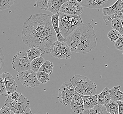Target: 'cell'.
Instances as JSON below:
<instances>
[{
  "label": "cell",
  "mask_w": 123,
  "mask_h": 114,
  "mask_svg": "<svg viewBox=\"0 0 123 114\" xmlns=\"http://www.w3.org/2000/svg\"><path fill=\"white\" fill-rule=\"evenodd\" d=\"M51 17L44 13L31 15L25 21L21 34L22 41L30 48H37L42 55L51 53L53 47L47 40L43 32Z\"/></svg>",
  "instance_id": "obj_1"
},
{
  "label": "cell",
  "mask_w": 123,
  "mask_h": 114,
  "mask_svg": "<svg viewBox=\"0 0 123 114\" xmlns=\"http://www.w3.org/2000/svg\"><path fill=\"white\" fill-rule=\"evenodd\" d=\"M97 38L91 23H83L65 39L71 51L86 54L97 46Z\"/></svg>",
  "instance_id": "obj_2"
},
{
  "label": "cell",
  "mask_w": 123,
  "mask_h": 114,
  "mask_svg": "<svg viewBox=\"0 0 123 114\" xmlns=\"http://www.w3.org/2000/svg\"><path fill=\"white\" fill-rule=\"evenodd\" d=\"M75 91L83 96H93L97 94V85L88 77L75 74L70 80Z\"/></svg>",
  "instance_id": "obj_3"
},
{
  "label": "cell",
  "mask_w": 123,
  "mask_h": 114,
  "mask_svg": "<svg viewBox=\"0 0 123 114\" xmlns=\"http://www.w3.org/2000/svg\"><path fill=\"white\" fill-rule=\"evenodd\" d=\"M58 16L60 30L65 39L83 23L80 16L67 15L60 13Z\"/></svg>",
  "instance_id": "obj_4"
},
{
  "label": "cell",
  "mask_w": 123,
  "mask_h": 114,
  "mask_svg": "<svg viewBox=\"0 0 123 114\" xmlns=\"http://www.w3.org/2000/svg\"><path fill=\"white\" fill-rule=\"evenodd\" d=\"M5 105L16 114H32L29 100L21 93H20L19 99L15 101L12 100L8 96L5 102Z\"/></svg>",
  "instance_id": "obj_5"
},
{
  "label": "cell",
  "mask_w": 123,
  "mask_h": 114,
  "mask_svg": "<svg viewBox=\"0 0 123 114\" xmlns=\"http://www.w3.org/2000/svg\"><path fill=\"white\" fill-rule=\"evenodd\" d=\"M75 92L73 86L70 82H64L58 89L57 98L60 103L64 106H70Z\"/></svg>",
  "instance_id": "obj_6"
},
{
  "label": "cell",
  "mask_w": 123,
  "mask_h": 114,
  "mask_svg": "<svg viewBox=\"0 0 123 114\" xmlns=\"http://www.w3.org/2000/svg\"><path fill=\"white\" fill-rule=\"evenodd\" d=\"M31 62L27 55V51H18L12 58L13 69L18 73L31 70Z\"/></svg>",
  "instance_id": "obj_7"
},
{
  "label": "cell",
  "mask_w": 123,
  "mask_h": 114,
  "mask_svg": "<svg viewBox=\"0 0 123 114\" xmlns=\"http://www.w3.org/2000/svg\"><path fill=\"white\" fill-rule=\"evenodd\" d=\"M36 73L30 70L18 73L16 77L24 87L29 88H34L39 87L40 84L37 79Z\"/></svg>",
  "instance_id": "obj_8"
},
{
  "label": "cell",
  "mask_w": 123,
  "mask_h": 114,
  "mask_svg": "<svg viewBox=\"0 0 123 114\" xmlns=\"http://www.w3.org/2000/svg\"><path fill=\"white\" fill-rule=\"evenodd\" d=\"M71 50L65 41H57L52 50L51 54L53 57L59 59H70L72 56Z\"/></svg>",
  "instance_id": "obj_9"
},
{
  "label": "cell",
  "mask_w": 123,
  "mask_h": 114,
  "mask_svg": "<svg viewBox=\"0 0 123 114\" xmlns=\"http://www.w3.org/2000/svg\"><path fill=\"white\" fill-rule=\"evenodd\" d=\"M83 12V7L76 0H68L62 5L60 10V13L75 16H80Z\"/></svg>",
  "instance_id": "obj_10"
},
{
  "label": "cell",
  "mask_w": 123,
  "mask_h": 114,
  "mask_svg": "<svg viewBox=\"0 0 123 114\" xmlns=\"http://www.w3.org/2000/svg\"><path fill=\"white\" fill-rule=\"evenodd\" d=\"M114 0H83L79 4L89 8H105L110 7L116 2Z\"/></svg>",
  "instance_id": "obj_11"
},
{
  "label": "cell",
  "mask_w": 123,
  "mask_h": 114,
  "mask_svg": "<svg viewBox=\"0 0 123 114\" xmlns=\"http://www.w3.org/2000/svg\"><path fill=\"white\" fill-rule=\"evenodd\" d=\"M1 75L5 84L6 94L9 96L17 90V84L15 82L14 78L10 73L4 72Z\"/></svg>",
  "instance_id": "obj_12"
},
{
  "label": "cell",
  "mask_w": 123,
  "mask_h": 114,
  "mask_svg": "<svg viewBox=\"0 0 123 114\" xmlns=\"http://www.w3.org/2000/svg\"><path fill=\"white\" fill-rule=\"evenodd\" d=\"M70 107L75 114L83 113L85 109L82 95L75 92L74 97L71 101Z\"/></svg>",
  "instance_id": "obj_13"
},
{
  "label": "cell",
  "mask_w": 123,
  "mask_h": 114,
  "mask_svg": "<svg viewBox=\"0 0 123 114\" xmlns=\"http://www.w3.org/2000/svg\"><path fill=\"white\" fill-rule=\"evenodd\" d=\"M123 9V0H118L110 7L102 9L104 16H109L120 12Z\"/></svg>",
  "instance_id": "obj_14"
},
{
  "label": "cell",
  "mask_w": 123,
  "mask_h": 114,
  "mask_svg": "<svg viewBox=\"0 0 123 114\" xmlns=\"http://www.w3.org/2000/svg\"><path fill=\"white\" fill-rule=\"evenodd\" d=\"M68 0H49L47 3L48 11L53 15L58 14L62 5Z\"/></svg>",
  "instance_id": "obj_15"
},
{
  "label": "cell",
  "mask_w": 123,
  "mask_h": 114,
  "mask_svg": "<svg viewBox=\"0 0 123 114\" xmlns=\"http://www.w3.org/2000/svg\"><path fill=\"white\" fill-rule=\"evenodd\" d=\"M82 97L84 102V108L85 110L92 109L98 105L97 95L93 96L82 95Z\"/></svg>",
  "instance_id": "obj_16"
},
{
  "label": "cell",
  "mask_w": 123,
  "mask_h": 114,
  "mask_svg": "<svg viewBox=\"0 0 123 114\" xmlns=\"http://www.w3.org/2000/svg\"><path fill=\"white\" fill-rule=\"evenodd\" d=\"M98 96V104L105 105L108 104L111 101L110 90L108 87H105L100 94L97 95Z\"/></svg>",
  "instance_id": "obj_17"
},
{
  "label": "cell",
  "mask_w": 123,
  "mask_h": 114,
  "mask_svg": "<svg viewBox=\"0 0 123 114\" xmlns=\"http://www.w3.org/2000/svg\"><path fill=\"white\" fill-rule=\"evenodd\" d=\"M52 23L53 26L54 28L55 32L57 35V41L59 42H64L65 41V39L62 36V33L60 30L59 25V16L58 14L52 15L51 17Z\"/></svg>",
  "instance_id": "obj_18"
},
{
  "label": "cell",
  "mask_w": 123,
  "mask_h": 114,
  "mask_svg": "<svg viewBox=\"0 0 123 114\" xmlns=\"http://www.w3.org/2000/svg\"><path fill=\"white\" fill-rule=\"evenodd\" d=\"M121 86L120 85L114 87L110 89L111 100L115 101H123V92L120 89Z\"/></svg>",
  "instance_id": "obj_19"
},
{
  "label": "cell",
  "mask_w": 123,
  "mask_h": 114,
  "mask_svg": "<svg viewBox=\"0 0 123 114\" xmlns=\"http://www.w3.org/2000/svg\"><path fill=\"white\" fill-rule=\"evenodd\" d=\"M83 114H107V111L105 105H98L92 109L85 110Z\"/></svg>",
  "instance_id": "obj_20"
},
{
  "label": "cell",
  "mask_w": 123,
  "mask_h": 114,
  "mask_svg": "<svg viewBox=\"0 0 123 114\" xmlns=\"http://www.w3.org/2000/svg\"><path fill=\"white\" fill-rule=\"evenodd\" d=\"M45 62L44 59L41 56L35 59L31 62V70L35 73H37Z\"/></svg>",
  "instance_id": "obj_21"
},
{
  "label": "cell",
  "mask_w": 123,
  "mask_h": 114,
  "mask_svg": "<svg viewBox=\"0 0 123 114\" xmlns=\"http://www.w3.org/2000/svg\"><path fill=\"white\" fill-rule=\"evenodd\" d=\"M107 112L111 114H119V106L117 101L111 100L108 104L105 105Z\"/></svg>",
  "instance_id": "obj_22"
},
{
  "label": "cell",
  "mask_w": 123,
  "mask_h": 114,
  "mask_svg": "<svg viewBox=\"0 0 123 114\" xmlns=\"http://www.w3.org/2000/svg\"><path fill=\"white\" fill-rule=\"evenodd\" d=\"M54 64L52 62L49 61H45L44 63L40 68L39 72H44L49 75L52 74L53 72Z\"/></svg>",
  "instance_id": "obj_23"
},
{
  "label": "cell",
  "mask_w": 123,
  "mask_h": 114,
  "mask_svg": "<svg viewBox=\"0 0 123 114\" xmlns=\"http://www.w3.org/2000/svg\"><path fill=\"white\" fill-rule=\"evenodd\" d=\"M27 53L28 57L31 62L33 60L40 56L41 55H42L40 50L35 47L31 48L30 50H28Z\"/></svg>",
  "instance_id": "obj_24"
},
{
  "label": "cell",
  "mask_w": 123,
  "mask_h": 114,
  "mask_svg": "<svg viewBox=\"0 0 123 114\" xmlns=\"http://www.w3.org/2000/svg\"><path fill=\"white\" fill-rule=\"evenodd\" d=\"M111 24L113 30H116L121 33V35H123V25H122L121 20L120 19H114L112 20Z\"/></svg>",
  "instance_id": "obj_25"
},
{
  "label": "cell",
  "mask_w": 123,
  "mask_h": 114,
  "mask_svg": "<svg viewBox=\"0 0 123 114\" xmlns=\"http://www.w3.org/2000/svg\"><path fill=\"white\" fill-rule=\"evenodd\" d=\"M36 74L37 79L40 83L45 84L49 81L50 79L49 75L44 72H38Z\"/></svg>",
  "instance_id": "obj_26"
},
{
  "label": "cell",
  "mask_w": 123,
  "mask_h": 114,
  "mask_svg": "<svg viewBox=\"0 0 123 114\" xmlns=\"http://www.w3.org/2000/svg\"><path fill=\"white\" fill-rule=\"evenodd\" d=\"M15 1L13 0H0V11L9 9L15 3Z\"/></svg>",
  "instance_id": "obj_27"
},
{
  "label": "cell",
  "mask_w": 123,
  "mask_h": 114,
  "mask_svg": "<svg viewBox=\"0 0 123 114\" xmlns=\"http://www.w3.org/2000/svg\"><path fill=\"white\" fill-rule=\"evenodd\" d=\"M121 35L120 32L113 29L111 30L107 34V37H108L111 42H116L121 37Z\"/></svg>",
  "instance_id": "obj_28"
},
{
  "label": "cell",
  "mask_w": 123,
  "mask_h": 114,
  "mask_svg": "<svg viewBox=\"0 0 123 114\" xmlns=\"http://www.w3.org/2000/svg\"><path fill=\"white\" fill-rule=\"evenodd\" d=\"M48 0H36V5L35 6H36L37 7H39L42 9L48 11Z\"/></svg>",
  "instance_id": "obj_29"
},
{
  "label": "cell",
  "mask_w": 123,
  "mask_h": 114,
  "mask_svg": "<svg viewBox=\"0 0 123 114\" xmlns=\"http://www.w3.org/2000/svg\"><path fill=\"white\" fill-rule=\"evenodd\" d=\"M114 46L117 50L123 51V35L116 41Z\"/></svg>",
  "instance_id": "obj_30"
},
{
  "label": "cell",
  "mask_w": 123,
  "mask_h": 114,
  "mask_svg": "<svg viewBox=\"0 0 123 114\" xmlns=\"http://www.w3.org/2000/svg\"><path fill=\"white\" fill-rule=\"evenodd\" d=\"M6 94L5 84L2 75L0 74V95H4Z\"/></svg>",
  "instance_id": "obj_31"
},
{
  "label": "cell",
  "mask_w": 123,
  "mask_h": 114,
  "mask_svg": "<svg viewBox=\"0 0 123 114\" xmlns=\"http://www.w3.org/2000/svg\"><path fill=\"white\" fill-rule=\"evenodd\" d=\"M5 57L3 54V50L0 47V71H1L3 68L5 66Z\"/></svg>",
  "instance_id": "obj_32"
},
{
  "label": "cell",
  "mask_w": 123,
  "mask_h": 114,
  "mask_svg": "<svg viewBox=\"0 0 123 114\" xmlns=\"http://www.w3.org/2000/svg\"><path fill=\"white\" fill-rule=\"evenodd\" d=\"M11 111L8 107L5 105L3 106L0 109V114H11Z\"/></svg>",
  "instance_id": "obj_33"
},
{
  "label": "cell",
  "mask_w": 123,
  "mask_h": 114,
  "mask_svg": "<svg viewBox=\"0 0 123 114\" xmlns=\"http://www.w3.org/2000/svg\"><path fill=\"white\" fill-rule=\"evenodd\" d=\"M9 96L12 100L15 101H17L19 99L20 97V94L16 91H15L12 93L10 95H9Z\"/></svg>",
  "instance_id": "obj_34"
},
{
  "label": "cell",
  "mask_w": 123,
  "mask_h": 114,
  "mask_svg": "<svg viewBox=\"0 0 123 114\" xmlns=\"http://www.w3.org/2000/svg\"><path fill=\"white\" fill-rule=\"evenodd\" d=\"M119 106V114H123V101H117Z\"/></svg>",
  "instance_id": "obj_35"
},
{
  "label": "cell",
  "mask_w": 123,
  "mask_h": 114,
  "mask_svg": "<svg viewBox=\"0 0 123 114\" xmlns=\"http://www.w3.org/2000/svg\"><path fill=\"white\" fill-rule=\"evenodd\" d=\"M121 22H122V25H123V19H121Z\"/></svg>",
  "instance_id": "obj_36"
},
{
  "label": "cell",
  "mask_w": 123,
  "mask_h": 114,
  "mask_svg": "<svg viewBox=\"0 0 123 114\" xmlns=\"http://www.w3.org/2000/svg\"><path fill=\"white\" fill-rule=\"evenodd\" d=\"M11 114H16V113H15L14 112H11Z\"/></svg>",
  "instance_id": "obj_37"
},
{
  "label": "cell",
  "mask_w": 123,
  "mask_h": 114,
  "mask_svg": "<svg viewBox=\"0 0 123 114\" xmlns=\"http://www.w3.org/2000/svg\"><path fill=\"white\" fill-rule=\"evenodd\" d=\"M107 114H111L110 113H109L108 112H107Z\"/></svg>",
  "instance_id": "obj_38"
},
{
  "label": "cell",
  "mask_w": 123,
  "mask_h": 114,
  "mask_svg": "<svg viewBox=\"0 0 123 114\" xmlns=\"http://www.w3.org/2000/svg\"><path fill=\"white\" fill-rule=\"evenodd\" d=\"M32 114H34V113H32Z\"/></svg>",
  "instance_id": "obj_39"
},
{
  "label": "cell",
  "mask_w": 123,
  "mask_h": 114,
  "mask_svg": "<svg viewBox=\"0 0 123 114\" xmlns=\"http://www.w3.org/2000/svg\"></svg>",
  "instance_id": "obj_40"
}]
</instances>
